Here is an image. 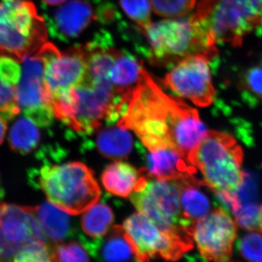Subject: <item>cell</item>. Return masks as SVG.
I'll list each match as a JSON object with an SVG mask.
<instances>
[{"mask_svg": "<svg viewBox=\"0 0 262 262\" xmlns=\"http://www.w3.org/2000/svg\"><path fill=\"white\" fill-rule=\"evenodd\" d=\"M43 63V77L51 99L70 92L84 80L87 58L84 46H75L61 52L51 42L38 50Z\"/></svg>", "mask_w": 262, "mask_h": 262, "instance_id": "obj_10", "label": "cell"}, {"mask_svg": "<svg viewBox=\"0 0 262 262\" xmlns=\"http://www.w3.org/2000/svg\"><path fill=\"white\" fill-rule=\"evenodd\" d=\"M196 0H150L157 15L165 18H182L189 14Z\"/></svg>", "mask_w": 262, "mask_h": 262, "instance_id": "obj_25", "label": "cell"}, {"mask_svg": "<svg viewBox=\"0 0 262 262\" xmlns=\"http://www.w3.org/2000/svg\"><path fill=\"white\" fill-rule=\"evenodd\" d=\"M117 125L134 131L148 150L173 148L187 159L208 131L195 108L165 94L146 70Z\"/></svg>", "mask_w": 262, "mask_h": 262, "instance_id": "obj_1", "label": "cell"}, {"mask_svg": "<svg viewBox=\"0 0 262 262\" xmlns=\"http://www.w3.org/2000/svg\"><path fill=\"white\" fill-rule=\"evenodd\" d=\"M7 130L6 120L0 116V144L3 142L5 139V134Z\"/></svg>", "mask_w": 262, "mask_h": 262, "instance_id": "obj_33", "label": "cell"}, {"mask_svg": "<svg viewBox=\"0 0 262 262\" xmlns=\"http://www.w3.org/2000/svg\"><path fill=\"white\" fill-rule=\"evenodd\" d=\"M46 5H51V6H56V5H61L64 3L66 0H42Z\"/></svg>", "mask_w": 262, "mask_h": 262, "instance_id": "obj_34", "label": "cell"}, {"mask_svg": "<svg viewBox=\"0 0 262 262\" xmlns=\"http://www.w3.org/2000/svg\"><path fill=\"white\" fill-rule=\"evenodd\" d=\"M4 189H3V186H2L1 179H0V200L4 196Z\"/></svg>", "mask_w": 262, "mask_h": 262, "instance_id": "obj_36", "label": "cell"}, {"mask_svg": "<svg viewBox=\"0 0 262 262\" xmlns=\"http://www.w3.org/2000/svg\"><path fill=\"white\" fill-rule=\"evenodd\" d=\"M144 70L140 61L118 50L110 71V81L117 94L129 96L142 80Z\"/></svg>", "mask_w": 262, "mask_h": 262, "instance_id": "obj_20", "label": "cell"}, {"mask_svg": "<svg viewBox=\"0 0 262 262\" xmlns=\"http://www.w3.org/2000/svg\"><path fill=\"white\" fill-rule=\"evenodd\" d=\"M89 259L86 248L77 242L59 243L52 248V261L82 262Z\"/></svg>", "mask_w": 262, "mask_h": 262, "instance_id": "obj_26", "label": "cell"}, {"mask_svg": "<svg viewBox=\"0 0 262 262\" xmlns=\"http://www.w3.org/2000/svg\"><path fill=\"white\" fill-rule=\"evenodd\" d=\"M36 180L48 201L70 215L84 213L101 194L94 172L80 162L44 165Z\"/></svg>", "mask_w": 262, "mask_h": 262, "instance_id": "obj_5", "label": "cell"}, {"mask_svg": "<svg viewBox=\"0 0 262 262\" xmlns=\"http://www.w3.org/2000/svg\"><path fill=\"white\" fill-rule=\"evenodd\" d=\"M140 32L149 47L146 56L153 64L176 63L191 55L216 51L215 45L192 14L187 18L151 22Z\"/></svg>", "mask_w": 262, "mask_h": 262, "instance_id": "obj_4", "label": "cell"}, {"mask_svg": "<svg viewBox=\"0 0 262 262\" xmlns=\"http://www.w3.org/2000/svg\"><path fill=\"white\" fill-rule=\"evenodd\" d=\"M15 261L43 262L52 261V247L46 241H34L20 248L15 255Z\"/></svg>", "mask_w": 262, "mask_h": 262, "instance_id": "obj_28", "label": "cell"}, {"mask_svg": "<svg viewBox=\"0 0 262 262\" xmlns=\"http://www.w3.org/2000/svg\"><path fill=\"white\" fill-rule=\"evenodd\" d=\"M98 151L105 158L120 160L127 158L134 146L132 136L125 127H105L98 133L96 140Z\"/></svg>", "mask_w": 262, "mask_h": 262, "instance_id": "obj_21", "label": "cell"}, {"mask_svg": "<svg viewBox=\"0 0 262 262\" xmlns=\"http://www.w3.org/2000/svg\"><path fill=\"white\" fill-rule=\"evenodd\" d=\"M189 163L200 170L203 182L222 203L237 198L244 184V151L231 134L208 130L188 155Z\"/></svg>", "mask_w": 262, "mask_h": 262, "instance_id": "obj_2", "label": "cell"}, {"mask_svg": "<svg viewBox=\"0 0 262 262\" xmlns=\"http://www.w3.org/2000/svg\"><path fill=\"white\" fill-rule=\"evenodd\" d=\"M138 179L137 170L129 164L120 161L108 165L101 176L106 191L122 198L130 195Z\"/></svg>", "mask_w": 262, "mask_h": 262, "instance_id": "obj_22", "label": "cell"}, {"mask_svg": "<svg viewBox=\"0 0 262 262\" xmlns=\"http://www.w3.org/2000/svg\"><path fill=\"white\" fill-rule=\"evenodd\" d=\"M241 88L253 97L262 100V64L253 66L244 72Z\"/></svg>", "mask_w": 262, "mask_h": 262, "instance_id": "obj_31", "label": "cell"}, {"mask_svg": "<svg viewBox=\"0 0 262 262\" xmlns=\"http://www.w3.org/2000/svg\"><path fill=\"white\" fill-rule=\"evenodd\" d=\"M17 102L16 87L0 78V116L11 120L20 113Z\"/></svg>", "mask_w": 262, "mask_h": 262, "instance_id": "obj_30", "label": "cell"}, {"mask_svg": "<svg viewBox=\"0 0 262 262\" xmlns=\"http://www.w3.org/2000/svg\"><path fill=\"white\" fill-rule=\"evenodd\" d=\"M21 76V67L17 60L8 56H0V78L17 87Z\"/></svg>", "mask_w": 262, "mask_h": 262, "instance_id": "obj_32", "label": "cell"}, {"mask_svg": "<svg viewBox=\"0 0 262 262\" xmlns=\"http://www.w3.org/2000/svg\"><path fill=\"white\" fill-rule=\"evenodd\" d=\"M128 98L117 94L110 84L84 80L70 92L51 100L54 116L81 134H91L103 121H118Z\"/></svg>", "mask_w": 262, "mask_h": 262, "instance_id": "obj_3", "label": "cell"}, {"mask_svg": "<svg viewBox=\"0 0 262 262\" xmlns=\"http://www.w3.org/2000/svg\"><path fill=\"white\" fill-rule=\"evenodd\" d=\"M46 17L51 37L61 42H69L88 28L94 18V12L88 2L71 0Z\"/></svg>", "mask_w": 262, "mask_h": 262, "instance_id": "obj_15", "label": "cell"}, {"mask_svg": "<svg viewBox=\"0 0 262 262\" xmlns=\"http://www.w3.org/2000/svg\"><path fill=\"white\" fill-rule=\"evenodd\" d=\"M0 261H1V260H0Z\"/></svg>", "mask_w": 262, "mask_h": 262, "instance_id": "obj_37", "label": "cell"}, {"mask_svg": "<svg viewBox=\"0 0 262 262\" xmlns=\"http://www.w3.org/2000/svg\"><path fill=\"white\" fill-rule=\"evenodd\" d=\"M40 141L37 125L27 117H20L12 125L8 141L13 151L22 155L32 152Z\"/></svg>", "mask_w": 262, "mask_h": 262, "instance_id": "obj_23", "label": "cell"}, {"mask_svg": "<svg viewBox=\"0 0 262 262\" xmlns=\"http://www.w3.org/2000/svg\"><path fill=\"white\" fill-rule=\"evenodd\" d=\"M237 228V223L227 211L217 207L194 224L192 237L202 257L227 261L232 257Z\"/></svg>", "mask_w": 262, "mask_h": 262, "instance_id": "obj_12", "label": "cell"}, {"mask_svg": "<svg viewBox=\"0 0 262 262\" xmlns=\"http://www.w3.org/2000/svg\"><path fill=\"white\" fill-rule=\"evenodd\" d=\"M37 241L46 237L31 207L0 201V260L13 261L20 248Z\"/></svg>", "mask_w": 262, "mask_h": 262, "instance_id": "obj_14", "label": "cell"}, {"mask_svg": "<svg viewBox=\"0 0 262 262\" xmlns=\"http://www.w3.org/2000/svg\"><path fill=\"white\" fill-rule=\"evenodd\" d=\"M122 10L139 27L144 28L151 23V8L149 0H120Z\"/></svg>", "mask_w": 262, "mask_h": 262, "instance_id": "obj_29", "label": "cell"}, {"mask_svg": "<svg viewBox=\"0 0 262 262\" xmlns=\"http://www.w3.org/2000/svg\"><path fill=\"white\" fill-rule=\"evenodd\" d=\"M238 251L246 261L262 262V232L252 229L243 236L238 243Z\"/></svg>", "mask_w": 262, "mask_h": 262, "instance_id": "obj_27", "label": "cell"}, {"mask_svg": "<svg viewBox=\"0 0 262 262\" xmlns=\"http://www.w3.org/2000/svg\"><path fill=\"white\" fill-rule=\"evenodd\" d=\"M144 152L145 168L142 171L152 178L161 180H179L187 176L196 173V168L187 158L173 148L165 147L148 150Z\"/></svg>", "mask_w": 262, "mask_h": 262, "instance_id": "obj_16", "label": "cell"}, {"mask_svg": "<svg viewBox=\"0 0 262 262\" xmlns=\"http://www.w3.org/2000/svg\"><path fill=\"white\" fill-rule=\"evenodd\" d=\"M22 62L21 76L16 87L20 111L37 126H50L55 116L44 82L42 62L37 55L27 56Z\"/></svg>", "mask_w": 262, "mask_h": 262, "instance_id": "obj_13", "label": "cell"}, {"mask_svg": "<svg viewBox=\"0 0 262 262\" xmlns=\"http://www.w3.org/2000/svg\"><path fill=\"white\" fill-rule=\"evenodd\" d=\"M216 53L217 51L203 52L182 58L165 76L163 84L196 106H209L215 94L210 61Z\"/></svg>", "mask_w": 262, "mask_h": 262, "instance_id": "obj_9", "label": "cell"}, {"mask_svg": "<svg viewBox=\"0 0 262 262\" xmlns=\"http://www.w3.org/2000/svg\"><path fill=\"white\" fill-rule=\"evenodd\" d=\"M123 227L138 261H149L157 257L176 261L193 248L192 242L164 233L140 212L128 217Z\"/></svg>", "mask_w": 262, "mask_h": 262, "instance_id": "obj_11", "label": "cell"}, {"mask_svg": "<svg viewBox=\"0 0 262 262\" xmlns=\"http://www.w3.org/2000/svg\"><path fill=\"white\" fill-rule=\"evenodd\" d=\"M32 213L46 237L54 243L63 242L75 234L70 214L53 203L31 207Z\"/></svg>", "mask_w": 262, "mask_h": 262, "instance_id": "obj_19", "label": "cell"}, {"mask_svg": "<svg viewBox=\"0 0 262 262\" xmlns=\"http://www.w3.org/2000/svg\"><path fill=\"white\" fill-rule=\"evenodd\" d=\"M80 241L88 252L98 260L124 261L135 256L130 239L122 226L110 227L105 235L94 241L80 236Z\"/></svg>", "mask_w": 262, "mask_h": 262, "instance_id": "obj_17", "label": "cell"}, {"mask_svg": "<svg viewBox=\"0 0 262 262\" xmlns=\"http://www.w3.org/2000/svg\"><path fill=\"white\" fill-rule=\"evenodd\" d=\"M113 210L106 203H95L84 211L81 225L84 233L94 239L101 238L106 234L114 222Z\"/></svg>", "mask_w": 262, "mask_h": 262, "instance_id": "obj_24", "label": "cell"}, {"mask_svg": "<svg viewBox=\"0 0 262 262\" xmlns=\"http://www.w3.org/2000/svg\"><path fill=\"white\" fill-rule=\"evenodd\" d=\"M141 174L130 194L136 209L164 233L193 243L194 224L183 216L177 181L152 178L141 170Z\"/></svg>", "mask_w": 262, "mask_h": 262, "instance_id": "obj_7", "label": "cell"}, {"mask_svg": "<svg viewBox=\"0 0 262 262\" xmlns=\"http://www.w3.org/2000/svg\"><path fill=\"white\" fill-rule=\"evenodd\" d=\"M192 15L215 46L239 47L262 26V0H201Z\"/></svg>", "mask_w": 262, "mask_h": 262, "instance_id": "obj_6", "label": "cell"}, {"mask_svg": "<svg viewBox=\"0 0 262 262\" xmlns=\"http://www.w3.org/2000/svg\"><path fill=\"white\" fill-rule=\"evenodd\" d=\"M258 230L262 232V205L258 209Z\"/></svg>", "mask_w": 262, "mask_h": 262, "instance_id": "obj_35", "label": "cell"}, {"mask_svg": "<svg viewBox=\"0 0 262 262\" xmlns=\"http://www.w3.org/2000/svg\"><path fill=\"white\" fill-rule=\"evenodd\" d=\"M48 27L29 0L0 2V56L22 61L47 41Z\"/></svg>", "mask_w": 262, "mask_h": 262, "instance_id": "obj_8", "label": "cell"}, {"mask_svg": "<svg viewBox=\"0 0 262 262\" xmlns=\"http://www.w3.org/2000/svg\"><path fill=\"white\" fill-rule=\"evenodd\" d=\"M176 181L178 183L181 211L184 219L194 224L211 212V202L203 189L206 185L196 178L195 174Z\"/></svg>", "mask_w": 262, "mask_h": 262, "instance_id": "obj_18", "label": "cell"}]
</instances>
